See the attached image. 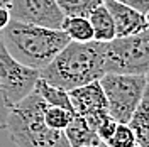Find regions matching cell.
<instances>
[{"label": "cell", "mask_w": 149, "mask_h": 147, "mask_svg": "<svg viewBox=\"0 0 149 147\" xmlns=\"http://www.w3.org/2000/svg\"><path fill=\"white\" fill-rule=\"evenodd\" d=\"M109 103V115L117 123H129L148 86L146 74L105 73L98 80Z\"/></svg>", "instance_id": "obj_5"}, {"label": "cell", "mask_w": 149, "mask_h": 147, "mask_svg": "<svg viewBox=\"0 0 149 147\" xmlns=\"http://www.w3.org/2000/svg\"><path fill=\"white\" fill-rule=\"evenodd\" d=\"M0 39L17 61L39 71L70 42L61 29H49L14 19L0 32Z\"/></svg>", "instance_id": "obj_2"}, {"label": "cell", "mask_w": 149, "mask_h": 147, "mask_svg": "<svg viewBox=\"0 0 149 147\" xmlns=\"http://www.w3.org/2000/svg\"><path fill=\"white\" fill-rule=\"evenodd\" d=\"M59 29L68 36L70 41H76V42L93 41V29H92V24H90L88 17H81V15H65Z\"/></svg>", "instance_id": "obj_13"}, {"label": "cell", "mask_w": 149, "mask_h": 147, "mask_svg": "<svg viewBox=\"0 0 149 147\" xmlns=\"http://www.w3.org/2000/svg\"><path fill=\"white\" fill-rule=\"evenodd\" d=\"M46 100L32 92L12 107L5 130L15 147H70L65 130L49 129L44 122Z\"/></svg>", "instance_id": "obj_3"}, {"label": "cell", "mask_w": 149, "mask_h": 147, "mask_svg": "<svg viewBox=\"0 0 149 147\" xmlns=\"http://www.w3.org/2000/svg\"><path fill=\"white\" fill-rule=\"evenodd\" d=\"M9 112H10V108L7 107V103H5L3 96H2V93H0V130H3L5 129V125H7Z\"/></svg>", "instance_id": "obj_19"}, {"label": "cell", "mask_w": 149, "mask_h": 147, "mask_svg": "<svg viewBox=\"0 0 149 147\" xmlns=\"http://www.w3.org/2000/svg\"><path fill=\"white\" fill-rule=\"evenodd\" d=\"M65 135L70 147H93L100 142V137L90 127V123L81 115H76V113L65 129Z\"/></svg>", "instance_id": "obj_10"}, {"label": "cell", "mask_w": 149, "mask_h": 147, "mask_svg": "<svg viewBox=\"0 0 149 147\" xmlns=\"http://www.w3.org/2000/svg\"><path fill=\"white\" fill-rule=\"evenodd\" d=\"M146 22H148V27H149V10L146 12Z\"/></svg>", "instance_id": "obj_23"}, {"label": "cell", "mask_w": 149, "mask_h": 147, "mask_svg": "<svg viewBox=\"0 0 149 147\" xmlns=\"http://www.w3.org/2000/svg\"><path fill=\"white\" fill-rule=\"evenodd\" d=\"M34 92H37L44 100H46L47 105H53V107H61V108H66V110L73 112V107H71V100H70V92L61 88V86H56V85H51L47 83L46 80L39 78L36 83V88Z\"/></svg>", "instance_id": "obj_14"}, {"label": "cell", "mask_w": 149, "mask_h": 147, "mask_svg": "<svg viewBox=\"0 0 149 147\" xmlns=\"http://www.w3.org/2000/svg\"><path fill=\"white\" fill-rule=\"evenodd\" d=\"M146 80H148V83H149V73H148V74H146Z\"/></svg>", "instance_id": "obj_24"}, {"label": "cell", "mask_w": 149, "mask_h": 147, "mask_svg": "<svg viewBox=\"0 0 149 147\" xmlns=\"http://www.w3.org/2000/svg\"><path fill=\"white\" fill-rule=\"evenodd\" d=\"M130 129L137 139V147H149V85L144 90L137 108L129 120Z\"/></svg>", "instance_id": "obj_11"}, {"label": "cell", "mask_w": 149, "mask_h": 147, "mask_svg": "<svg viewBox=\"0 0 149 147\" xmlns=\"http://www.w3.org/2000/svg\"><path fill=\"white\" fill-rule=\"evenodd\" d=\"M93 147H109L107 146V144H105V142H102V140H100V142H98V144H95V146Z\"/></svg>", "instance_id": "obj_22"}, {"label": "cell", "mask_w": 149, "mask_h": 147, "mask_svg": "<svg viewBox=\"0 0 149 147\" xmlns=\"http://www.w3.org/2000/svg\"><path fill=\"white\" fill-rule=\"evenodd\" d=\"M9 9L14 20L49 29H59L65 19L58 0H12Z\"/></svg>", "instance_id": "obj_7"}, {"label": "cell", "mask_w": 149, "mask_h": 147, "mask_svg": "<svg viewBox=\"0 0 149 147\" xmlns=\"http://www.w3.org/2000/svg\"><path fill=\"white\" fill-rule=\"evenodd\" d=\"M103 3L109 9L112 19H113L115 37H125L148 29L146 15L141 14L139 10L132 9L129 5H124L117 0H105Z\"/></svg>", "instance_id": "obj_9"}, {"label": "cell", "mask_w": 149, "mask_h": 147, "mask_svg": "<svg viewBox=\"0 0 149 147\" xmlns=\"http://www.w3.org/2000/svg\"><path fill=\"white\" fill-rule=\"evenodd\" d=\"M12 20L10 15V9L9 7H0V32L9 26V22Z\"/></svg>", "instance_id": "obj_20"}, {"label": "cell", "mask_w": 149, "mask_h": 147, "mask_svg": "<svg viewBox=\"0 0 149 147\" xmlns=\"http://www.w3.org/2000/svg\"><path fill=\"white\" fill-rule=\"evenodd\" d=\"M74 112H70L66 108L61 107H53V105H47L46 112H44V122L49 129L54 130H65L70 123V120L73 119Z\"/></svg>", "instance_id": "obj_16"}, {"label": "cell", "mask_w": 149, "mask_h": 147, "mask_svg": "<svg viewBox=\"0 0 149 147\" xmlns=\"http://www.w3.org/2000/svg\"><path fill=\"white\" fill-rule=\"evenodd\" d=\"M105 73H149V27L105 42Z\"/></svg>", "instance_id": "obj_4"}, {"label": "cell", "mask_w": 149, "mask_h": 147, "mask_svg": "<svg viewBox=\"0 0 149 147\" xmlns=\"http://www.w3.org/2000/svg\"><path fill=\"white\" fill-rule=\"evenodd\" d=\"M12 0H0V7H10Z\"/></svg>", "instance_id": "obj_21"}, {"label": "cell", "mask_w": 149, "mask_h": 147, "mask_svg": "<svg viewBox=\"0 0 149 147\" xmlns=\"http://www.w3.org/2000/svg\"><path fill=\"white\" fill-rule=\"evenodd\" d=\"M148 85H149V83H148Z\"/></svg>", "instance_id": "obj_25"}, {"label": "cell", "mask_w": 149, "mask_h": 147, "mask_svg": "<svg viewBox=\"0 0 149 147\" xmlns=\"http://www.w3.org/2000/svg\"><path fill=\"white\" fill-rule=\"evenodd\" d=\"M105 0H58L65 15H81L88 17L93 9L102 5Z\"/></svg>", "instance_id": "obj_15"}, {"label": "cell", "mask_w": 149, "mask_h": 147, "mask_svg": "<svg viewBox=\"0 0 149 147\" xmlns=\"http://www.w3.org/2000/svg\"><path fill=\"white\" fill-rule=\"evenodd\" d=\"M39 78L41 71L17 61L0 39V93L9 108L34 92Z\"/></svg>", "instance_id": "obj_6"}, {"label": "cell", "mask_w": 149, "mask_h": 147, "mask_svg": "<svg viewBox=\"0 0 149 147\" xmlns=\"http://www.w3.org/2000/svg\"><path fill=\"white\" fill-rule=\"evenodd\" d=\"M88 20L92 24L93 29V39L98 42H109L112 39H115V26H113V19H112L109 9L105 7V3L98 5L97 9H93L88 15Z\"/></svg>", "instance_id": "obj_12"}, {"label": "cell", "mask_w": 149, "mask_h": 147, "mask_svg": "<svg viewBox=\"0 0 149 147\" xmlns=\"http://www.w3.org/2000/svg\"><path fill=\"white\" fill-rule=\"evenodd\" d=\"M70 100L73 112L76 115H81L85 120H92L109 113L107 96L98 80L70 90Z\"/></svg>", "instance_id": "obj_8"}, {"label": "cell", "mask_w": 149, "mask_h": 147, "mask_svg": "<svg viewBox=\"0 0 149 147\" xmlns=\"http://www.w3.org/2000/svg\"><path fill=\"white\" fill-rule=\"evenodd\" d=\"M105 144L109 147H137V139L129 123H117L112 137Z\"/></svg>", "instance_id": "obj_17"}, {"label": "cell", "mask_w": 149, "mask_h": 147, "mask_svg": "<svg viewBox=\"0 0 149 147\" xmlns=\"http://www.w3.org/2000/svg\"><path fill=\"white\" fill-rule=\"evenodd\" d=\"M105 74V42L70 41L53 61L41 69V78L65 90L100 80Z\"/></svg>", "instance_id": "obj_1"}, {"label": "cell", "mask_w": 149, "mask_h": 147, "mask_svg": "<svg viewBox=\"0 0 149 147\" xmlns=\"http://www.w3.org/2000/svg\"><path fill=\"white\" fill-rule=\"evenodd\" d=\"M117 2H120L124 5H129L132 9L139 10L141 14H144V15H146V12L149 10V0H117Z\"/></svg>", "instance_id": "obj_18"}]
</instances>
